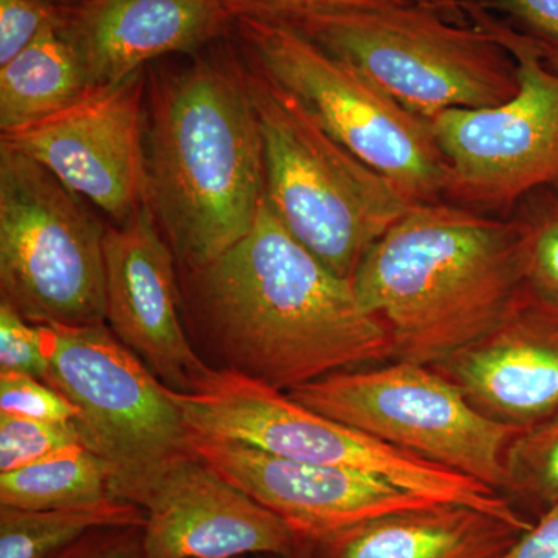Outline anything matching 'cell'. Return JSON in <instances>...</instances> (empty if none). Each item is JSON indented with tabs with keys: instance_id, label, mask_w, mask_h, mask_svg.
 <instances>
[{
	"instance_id": "obj_19",
	"label": "cell",
	"mask_w": 558,
	"mask_h": 558,
	"mask_svg": "<svg viewBox=\"0 0 558 558\" xmlns=\"http://www.w3.org/2000/svg\"><path fill=\"white\" fill-rule=\"evenodd\" d=\"M61 21L62 14L27 49L0 68L2 134L58 116L92 95L86 72L62 32Z\"/></svg>"
},
{
	"instance_id": "obj_21",
	"label": "cell",
	"mask_w": 558,
	"mask_h": 558,
	"mask_svg": "<svg viewBox=\"0 0 558 558\" xmlns=\"http://www.w3.org/2000/svg\"><path fill=\"white\" fill-rule=\"evenodd\" d=\"M113 498L110 470L83 444L65 447L25 468L0 473V506L40 510Z\"/></svg>"
},
{
	"instance_id": "obj_12",
	"label": "cell",
	"mask_w": 558,
	"mask_h": 558,
	"mask_svg": "<svg viewBox=\"0 0 558 558\" xmlns=\"http://www.w3.org/2000/svg\"><path fill=\"white\" fill-rule=\"evenodd\" d=\"M145 89L138 73L58 116L2 134L0 143L27 154L121 226L148 205Z\"/></svg>"
},
{
	"instance_id": "obj_1",
	"label": "cell",
	"mask_w": 558,
	"mask_h": 558,
	"mask_svg": "<svg viewBox=\"0 0 558 558\" xmlns=\"http://www.w3.org/2000/svg\"><path fill=\"white\" fill-rule=\"evenodd\" d=\"M183 318L216 369L288 392L395 360L384 325L288 229L267 196L252 230L205 266L179 269Z\"/></svg>"
},
{
	"instance_id": "obj_4",
	"label": "cell",
	"mask_w": 558,
	"mask_h": 558,
	"mask_svg": "<svg viewBox=\"0 0 558 558\" xmlns=\"http://www.w3.org/2000/svg\"><path fill=\"white\" fill-rule=\"evenodd\" d=\"M245 62L267 201L304 247L351 281L369 248L414 204L330 137L290 92Z\"/></svg>"
},
{
	"instance_id": "obj_29",
	"label": "cell",
	"mask_w": 558,
	"mask_h": 558,
	"mask_svg": "<svg viewBox=\"0 0 558 558\" xmlns=\"http://www.w3.org/2000/svg\"><path fill=\"white\" fill-rule=\"evenodd\" d=\"M238 17L289 22L312 14L349 13L411 5L417 0H230Z\"/></svg>"
},
{
	"instance_id": "obj_6",
	"label": "cell",
	"mask_w": 558,
	"mask_h": 558,
	"mask_svg": "<svg viewBox=\"0 0 558 558\" xmlns=\"http://www.w3.org/2000/svg\"><path fill=\"white\" fill-rule=\"evenodd\" d=\"M282 24L425 120L449 109L498 106L520 89L519 65L494 36L417 2Z\"/></svg>"
},
{
	"instance_id": "obj_13",
	"label": "cell",
	"mask_w": 558,
	"mask_h": 558,
	"mask_svg": "<svg viewBox=\"0 0 558 558\" xmlns=\"http://www.w3.org/2000/svg\"><path fill=\"white\" fill-rule=\"evenodd\" d=\"M106 325L150 373L179 392H194L211 365L194 347L178 259L149 205L105 236Z\"/></svg>"
},
{
	"instance_id": "obj_7",
	"label": "cell",
	"mask_w": 558,
	"mask_h": 558,
	"mask_svg": "<svg viewBox=\"0 0 558 558\" xmlns=\"http://www.w3.org/2000/svg\"><path fill=\"white\" fill-rule=\"evenodd\" d=\"M247 58L306 108L319 126L413 204L446 202L450 168L427 120L347 62L282 22H234Z\"/></svg>"
},
{
	"instance_id": "obj_23",
	"label": "cell",
	"mask_w": 558,
	"mask_h": 558,
	"mask_svg": "<svg viewBox=\"0 0 558 558\" xmlns=\"http://www.w3.org/2000/svg\"><path fill=\"white\" fill-rule=\"evenodd\" d=\"M513 215L526 229V279L558 303V193L542 189L529 194Z\"/></svg>"
},
{
	"instance_id": "obj_25",
	"label": "cell",
	"mask_w": 558,
	"mask_h": 558,
	"mask_svg": "<svg viewBox=\"0 0 558 558\" xmlns=\"http://www.w3.org/2000/svg\"><path fill=\"white\" fill-rule=\"evenodd\" d=\"M0 414L70 424L78 411L46 380L25 374L0 373Z\"/></svg>"
},
{
	"instance_id": "obj_10",
	"label": "cell",
	"mask_w": 558,
	"mask_h": 558,
	"mask_svg": "<svg viewBox=\"0 0 558 558\" xmlns=\"http://www.w3.org/2000/svg\"><path fill=\"white\" fill-rule=\"evenodd\" d=\"M462 9L512 54L520 89L501 105L444 110L427 121L450 168L446 202L509 218L529 194L558 186V72L478 0H462Z\"/></svg>"
},
{
	"instance_id": "obj_5",
	"label": "cell",
	"mask_w": 558,
	"mask_h": 558,
	"mask_svg": "<svg viewBox=\"0 0 558 558\" xmlns=\"http://www.w3.org/2000/svg\"><path fill=\"white\" fill-rule=\"evenodd\" d=\"M170 391L191 435L293 461L359 470L433 501L483 510L523 532L532 527L487 484L323 416L244 374L215 369L197 391Z\"/></svg>"
},
{
	"instance_id": "obj_22",
	"label": "cell",
	"mask_w": 558,
	"mask_h": 558,
	"mask_svg": "<svg viewBox=\"0 0 558 558\" xmlns=\"http://www.w3.org/2000/svg\"><path fill=\"white\" fill-rule=\"evenodd\" d=\"M506 490L537 502L558 506V416L523 429L505 454Z\"/></svg>"
},
{
	"instance_id": "obj_14",
	"label": "cell",
	"mask_w": 558,
	"mask_h": 558,
	"mask_svg": "<svg viewBox=\"0 0 558 558\" xmlns=\"http://www.w3.org/2000/svg\"><path fill=\"white\" fill-rule=\"evenodd\" d=\"M145 512L146 558L292 557L300 538L193 450L170 462L135 499Z\"/></svg>"
},
{
	"instance_id": "obj_8",
	"label": "cell",
	"mask_w": 558,
	"mask_h": 558,
	"mask_svg": "<svg viewBox=\"0 0 558 558\" xmlns=\"http://www.w3.org/2000/svg\"><path fill=\"white\" fill-rule=\"evenodd\" d=\"M39 328L44 380L76 407L73 427L108 465L112 497L135 505L161 470L191 451L170 388L106 323Z\"/></svg>"
},
{
	"instance_id": "obj_9",
	"label": "cell",
	"mask_w": 558,
	"mask_h": 558,
	"mask_svg": "<svg viewBox=\"0 0 558 558\" xmlns=\"http://www.w3.org/2000/svg\"><path fill=\"white\" fill-rule=\"evenodd\" d=\"M106 230L43 165L0 143V300L22 318L106 323Z\"/></svg>"
},
{
	"instance_id": "obj_32",
	"label": "cell",
	"mask_w": 558,
	"mask_h": 558,
	"mask_svg": "<svg viewBox=\"0 0 558 558\" xmlns=\"http://www.w3.org/2000/svg\"><path fill=\"white\" fill-rule=\"evenodd\" d=\"M478 2L481 5L487 7L490 0H478ZM417 3L427 7V9L438 11L447 20L461 22V24L469 22L464 9H462V0H417Z\"/></svg>"
},
{
	"instance_id": "obj_20",
	"label": "cell",
	"mask_w": 558,
	"mask_h": 558,
	"mask_svg": "<svg viewBox=\"0 0 558 558\" xmlns=\"http://www.w3.org/2000/svg\"><path fill=\"white\" fill-rule=\"evenodd\" d=\"M143 524V509L117 498L40 510L0 506V558H53L97 529Z\"/></svg>"
},
{
	"instance_id": "obj_26",
	"label": "cell",
	"mask_w": 558,
	"mask_h": 558,
	"mask_svg": "<svg viewBox=\"0 0 558 558\" xmlns=\"http://www.w3.org/2000/svg\"><path fill=\"white\" fill-rule=\"evenodd\" d=\"M486 9L497 10L499 20L531 39L546 65L558 72V0H490Z\"/></svg>"
},
{
	"instance_id": "obj_2",
	"label": "cell",
	"mask_w": 558,
	"mask_h": 558,
	"mask_svg": "<svg viewBox=\"0 0 558 558\" xmlns=\"http://www.w3.org/2000/svg\"><path fill=\"white\" fill-rule=\"evenodd\" d=\"M148 110L149 208L179 269L205 266L252 230L266 197L247 62L202 58L154 80Z\"/></svg>"
},
{
	"instance_id": "obj_11",
	"label": "cell",
	"mask_w": 558,
	"mask_h": 558,
	"mask_svg": "<svg viewBox=\"0 0 558 558\" xmlns=\"http://www.w3.org/2000/svg\"><path fill=\"white\" fill-rule=\"evenodd\" d=\"M301 405L429 462L506 488L505 454L521 429L484 416L444 374L395 360L288 391Z\"/></svg>"
},
{
	"instance_id": "obj_27",
	"label": "cell",
	"mask_w": 558,
	"mask_h": 558,
	"mask_svg": "<svg viewBox=\"0 0 558 558\" xmlns=\"http://www.w3.org/2000/svg\"><path fill=\"white\" fill-rule=\"evenodd\" d=\"M46 371L39 326L32 325L11 304L0 300V373L44 380Z\"/></svg>"
},
{
	"instance_id": "obj_15",
	"label": "cell",
	"mask_w": 558,
	"mask_h": 558,
	"mask_svg": "<svg viewBox=\"0 0 558 558\" xmlns=\"http://www.w3.org/2000/svg\"><path fill=\"white\" fill-rule=\"evenodd\" d=\"M190 447L223 478L277 513L301 543L388 513L438 505L354 469L293 461L191 433Z\"/></svg>"
},
{
	"instance_id": "obj_33",
	"label": "cell",
	"mask_w": 558,
	"mask_h": 558,
	"mask_svg": "<svg viewBox=\"0 0 558 558\" xmlns=\"http://www.w3.org/2000/svg\"><path fill=\"white\" fill-rule=\"evenodd\" d=\"M51 2L57 3V5L69 7V9H72V7H78L81 3L86 2V0H51Z\"/></svg>"
},
{
	"instance_id": "obj_28",
	"label": "cell",
	"mask_w": 558,
	"mask_h": 558,
	"mask_svg": "<svg viewBox=\"0 0 558 558\" xmlns=\"http://www.w3.org/2000/svg\"><path fill=\"white\" fill-rule=\"evenodd\" d=\"M62 9L51 0H0V68L60 20Z\"/></svg>"
},
{
	"instance_id": "obj_34",
	"label": "cell",
	"mask_w": 558,
	"mask_h": 558,
	"mask_svg": "<svg viewBox=\"0 0 558 558\" xmlns=\"http://www.w3.org/2000/svg\"><path fill=\"white\" fill-rule=\"evenodd\" d=\"M303 545H301V548L299 550V553L295 554V556H292V557H286V558H310V556H307V553L306 550H303Z\"/></svg>"
},
{
	"instance_id": "obj_16",
	"label": "cell",
	"mask_w": 558,
	"mask_h": 558,
	"mask_svg": "<svg viewBox=\"0 0 558 558\" xmlns=\"http://www.w3.org/2000/svg\"><path fill=\"white\" fill-rule=\"evenodd\" d=\"M433 368L499 424L523 432L557 417V301L524 282L484 336Z\"/></svg>"
},
{
	"instance_id": "obj_3",
	"label": "cell",
	"mask_w": 558,
	"mask_h": 558,
	"mask_svg": "<svg viewBox=\"0 0 558 558\" xmlns=\"http://www.w3.org/2000/svg\"><path fill=\"white\" fill-rule=\"evenodd\" d=\"M526 281L523 220L450 202L414 204L351 279L395 360L429 366L484 336Z\"/></svg>"
},
{
	"instance_id": "obj_18",
	"label": "cell",
	"mask_w": 558,
	"mask_h": 558,
	"mask_svg": "<svg viewBox=\"0 0 558 558\" xmlns=\"http://www.w3.org/2000/svg\"><path fill=\"white\" fill-rule=\"evenodd\" d=\"M521 529L469 506H424L388 513L303 543L310 558H499Z\"/></svg>"
},
{
	"instance_id": "obj_24",
	"label": "cell",
	"mask_w": 558,
	"mask_h": 558,
	"mask_svg": "<svg viewBox=\"0 0 558 558\" xmlns=\"http://www.w3.org/2000/svg\"><path fill=\"white\" fill-rule=\"evenodd\" d=\"M81 444L70 424L0 414V473L25 468L54 451Z\"/></svg>"
},
{
	"instance_id": "obj_31",
	"label": "cell",
	"mask_w": 558,
	"mask_h": 558,
	"mask_svg": "<svg viewBox=\"0 0 558 558\" xmlns=\"http://www.w3.org/2000/svg\"><path fill=\"white\" fill-rule=\"evenodd\" d=\"M499 558H558V506L546 510Z\"/></svg>"
},
{
	"instance_id": "obj_17",
	"label": "cell",
	"mask_w": 558,
	"mask_h": 558,
	"mask_svg": "<svg viewBox=\"0 0 558 558\" xmlns=\"http://www.w3.org/2000/svg\"><path fill=\"white\" fill-rule=\"evenodd\" d=\"M236 20L230 0H86L64 7L61 28L97 94L126 83L149 61L201 49Z\"/></svg>"
},
{
	"instance_id": "obj_30",
	"label": "cell",
	"mask_w": 558,
	"mask_h": 558,
	"mask_svg": "<svg viewBox=\"0 0 558 558\" xmlns=\"http://www.w3.org/2000/svg\"><path fill=\"white\" fill-rule=\"evenodd\" d=\"M53 558H146L143 526L97 529Z\"/></svg>"
}]
</instances>
